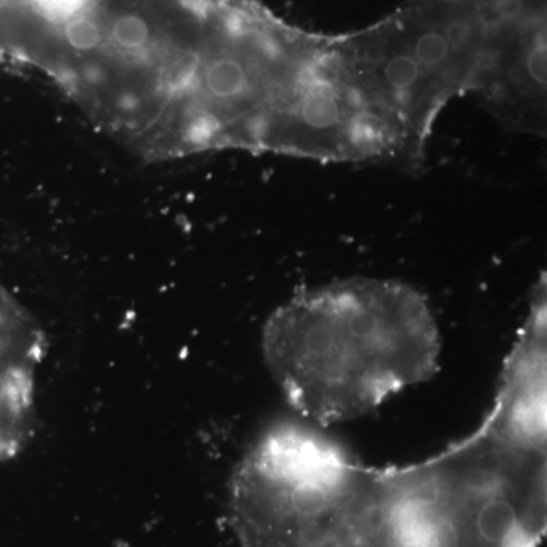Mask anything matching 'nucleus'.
Masks as SVG:
<instances>
[{"label":"nucleus","instance_id":"f257e3e1","mask_svg":"<svg viewBox=\"0 0 547 547\" xmlns=\"http://www.w3.org/2000/svg\"><path fill=\"white\" fill-rule=\"evenodd\" d=\"M546 467V415L510 393L475 434L406 467H365L283 423L242 467L231 526L242 547H541Z\"/></svg>","mask_w":547,"mask_h":547},{"label":"nucleus","instance_id":"f03ea898","mask_svg":"<svg viewBox=\"0 0 547 547\" xmlns=\"http://www.w3.org/2000/svg\"><path fill=\"white\" fill-rule=\"evenodd\" d=\"M216 0H16L0 54L42 70L148 162L197 154Z\"/></svg>","mask_w":547,"mask_h":547},{"label":"nucleus","instance_id":"7ed1b4c3","mask_svg":"<svg viewBox=\"0 0 547 547\" xmlns=\"http://www.w3.org/2000/svg\"><path fill=\"white\" fill-rule=\"evenodd\" d=\"M263 356L295 412L312 424L341 423L431 379L440 327L412 286L341 280L280 306L263 329Z\"/></svg>","mask_w":547,"mask_h":547},{"label":"nucleus","instance_id":"20e7f679","mask_svg":"<svg viewBox=\"0 0 547 547\" xmlns=\"http://www.w3.org/2000/svg\"><path fill=\"white\" fill-rule=\"evenodd\" d=\"M0 2H2V0H0Z\"/></svg>","mask_w":547,"mask_h":547}]
</instances>
